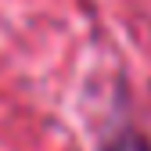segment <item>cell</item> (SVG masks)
Instances as JSON below:
<instances>
[{"label": "cell", "instance_id": "obj_1", "mask_svg": "<svg viewBox=\"0 0 151 151\" xmlns=\"http://www.w3.org/2000/svg\"><path fill=\"white\" fill-rule=\"evenodd\" d=\"M104 151H147V144H144L140 137H133V133H126V137H119V140H111Z\"/></svg>", "mask_w": 151, "mask_h": 151}]
</instances>
